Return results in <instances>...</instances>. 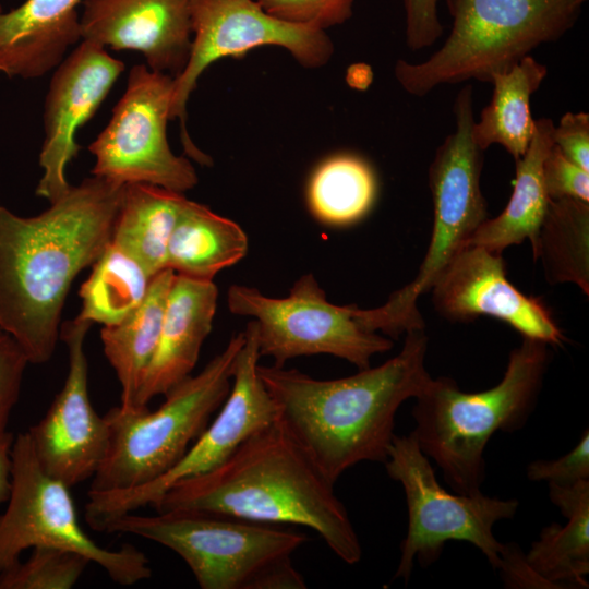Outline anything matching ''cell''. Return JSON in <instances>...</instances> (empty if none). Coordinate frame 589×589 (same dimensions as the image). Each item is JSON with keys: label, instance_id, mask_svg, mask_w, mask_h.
Masks as SVG:
<instances>
[{"label": "cell", "instance_id": "6da1fadb", "mask_svg": "<svg viewBox=\"0 0 589 589\" xmlns=\"http://www.w3.org/2000/svg\"><path fill=\"white\" fill-rule=\"evenodd\" d=\"M122 190L93 176L36 216L0 204V327L29 363L53 356L71 285L111 241Z\"/></svg>", "mask_w": 589, "mask_h": 589}, {"label": "cell", "instance_id": "7a4b0ae2", "mask_svg": "<svg viewBox=\"0 0 589 589\" xmlns=\"http://www.w3.org/2000/svg\"><path fill=\"white\" fill-rule=\"evenodd\" d=\"M428 342L424 327L411 329L395 357L336 380L274 364H259L257 371L278 419L335 484L357 464L385 462L399 407L431 378Z\"/></svg>", "mask_w": 589, "mask_h": 589}, {"label": "cell", "instance_id": "3957f363", "mask_svg": "<svg viewBox=\"0 0 589 589\" xmlns=\"http://www.w3.org/2000/svg\"><path fill=\"white\" fill-rule=\"evenodd\" d=\"M155 512L191 509L315 531L353 565L359 537L330 482L278 419L244 441L218 467L173 484Z\"/></svg>", "mask_w": 589, "mask_h": 589}, {"label": "cell", "instance_id": "277c9868", "mask_svg": "<svg viewBox=\"0 0 589 589\" xmlns=\"http://www.w3.org/2000/svg\"><path fill=\"white\" fill-rule=\"evenodd\" d=\"M549 344L522 337L494 387L466 393L447 376L430 378L414 398L412 431L422 452L441 468L456 492H481L484 448L496 431L524 426L550 363Z\"/></svg>", "mask_w": 589, "mask_h": 589}, {"label": "cell", "instance_id": "5b68a950", "mask_svg": "<svg viewBox=\"0 0 589 589\" xmlns=\"http://www.w3.org/2000/svg\"><path fill=\"white\" fill-rule=\"evenodd\" d=\"M105 532L129 533L177 553L202 589H305L292 556L308 540L281 525L191 509L129 513Z\"/></svg>", "mask_w": 589, "mask_h": 589}, {"label": "cell", "instance_id": "8992f818", "mask_svg": "<svg viewBox=\"0 0 589 589\" xmlns=\"http://www.w3.org/2000/svg\"><path fill=\"white\" fill-rule=\"evenodd\" d=\"M587 0H446L452 28L429 59H399L394 75L404 91L422 97L441 85L491 83L543 44L574 25Z\"/></svg>", "mask_w": 589, "mask_h": 589}, {"label": "cell", "instance_id": "52a82bcc", "mask_svg": "<svg viewBox=\"0 0 589 589\" xmlns=\"http://www.w3.org/2000/svg\"><path fill=\"white\" fill-rule=\"evenodd\" d=\"M453 112L455 131L436 148L428 170L433 226L426 253L414 278L394 291L383 305L370 310L354 308V318L369 332L381 330L397 338L411 329L423 328L418 299L431 290L446 266L489 217L480 182L485 151L473 137L476 118L471 84L457 94Z\"/></svg>", "mask_w": 589, "mask_h": 589}, {"label": "cell", "instance_id": "ba28073f", "mask_svg": "<svg viewBox=\"0 0 589 589\" xmlns=\"http://www.w3.org/2000/svg\"><path fill=\"white\" fill-rule=\"evenodd\" d=\"M244 330L196 375H190L148 407L111 408L104 416L109 429L106 457L92 478V492L120 491L152 482L170 470L209 423L230 387Z\"/></svg>", "mask_w": 589, "mask_h": 589}, {"label": "cell", "instance_id": "9c48e42d", "mask_svg": "<svg viewBox=\"0 0 589 589\" xmlns=\"http://www.w3.org/2000/svg\"><path fill=\"white\" fill-rule=\"evenodd\" d=\"M384 465L389 478L402 485L408 508V529L395 579L407 582L416 560L423 567L431 565L452 540L473 544L492 568H498L503 543L494 537L493 527L515 516L517 500L448 492L437 481L412 432L394 436Z\"/></svg>", "mask_w": 589, "mask_h": 589}, {"label": "cell", "instance_id": "30bf717a", "mask_svg": "<svg viewBox=\"0 0 589 589\" xmlns=\"http://www.w3.org/2000/svg\"><path fill=\"white\" fill-rule=\"evenodd\" d=\"M69 489L43 469L27 432L14 436L10 494L0 514V573L25 550L55 546L84 555L120 585L151 578L149 561L142 551L131 544L105 549L83 530Z\"/></svg>", "mask_w": 589, "mask_h": 589}, {"label": "cell", "instance_id": "8fae6325", "mask_svg": "<svg viewBox=\"0 0 589 589\" xmlns=\"http://www.w3.org/2000/svg\"><path fill=\"white\" fill-rule=\"evenodd\" d=\"M227 303L232 314L255 322L260 356L271 357L276 366L302 356L330 354L362 370L370 366L374 354L394 346L389 338L359 325L356 304L339 306L327 301L313 274L297 279L285 298L231 285Z\"/></svg>", "mask_w": 589, "mask_h": 589}, {"label": "cell", "instance_id": "7c38bea8", "mask_svg": "<svg viewBox=\"0 0 589 589\" xmlns=\"http://www.w3.org/2000/svg\"><path fill=\"white\" fill-rule=\"evenodd\" d=\"M244 334L230 390L215 419L183 457L158 479L128 490L88 491L85 519L92 529L105 532L113 519L153 507L173 484L218 467L252 434L277 419L276 405L257 371L261 356L254 321L248 323Z\"/></svg>", "mask_w": 589, "mask_h": 589}, {"label": "cell", "instance_id": "4fadbf2b", "mask_svg": "<svg viewBox=\"0 0 589 589\" xmlns=\"http://www.w3.org/2000/svg\"><path fill=\"white\" fill-rule=\"evenodd\" d=\"M173 77L135 64L106 128L88 145L92 175L112 183H147L183 193L199 177L191 161L176 155L167 140Z\"/></svg>", "mask_w": 589, "mask_h": 589}, {"label": "cell", "instance_id": "5bb4252c", "mask_svg": "<svg viewBox=\"0 0 589 589\" xmlns=\"http://www.w3.org/2000/svg\"><path fill=\"white\" fill-rule=\"evenodd\" d=\"M190 10L191 51L187 65L173 77L171 120H180L185 154L202 165H212L185 124L187 103L205 69L221 58H241L268 45L288 50L304 68H321L330 60L334 45L324 29L283 21L254 0H190Z\"/></svg>", "mask_w": 589, "mask_h": 589}, {"label": "cell", "instance_id": "9a60e30c", "mask_svg": "<svg viewBox=\"0 0 589 589\" xmlns=\"http://www.w3.org/2000/svg\"><path fill=\"white\" fill-rule=\"evenodd\" d=\"M91 326L76 318L62 324L60 338L69 351L68 374L46 414L27 431L43 469L69 488L95 476L109 445L107 421L88 396L84 341Z\"/></svg>", "mask_w": 589, "mask_h": 589}, {"label": "cell", "instance_id": "2e32d148", "mask_svg": "<svg viewBox=\"0 0 589 589\" xmlns=\"http://www.w3.org/2000/svg\"><path fill=\"white\" fill-rule=\"evenodd\" d=\"M123 71L121 60L86 40L56 68L45 100L43 176L36 188V194L50 204L72 187L65 170L81 148L75 141L77 129L93 118Z\"/></svg>", "mask_w": 589, "mask_h": 589}, {"label": "cell", "instance_id": "e0dca14e", "mask_svg": "<svg viewBox=\"0 0 589 589\" xmlns=\"http://www.w3.org/2000/svg\"><path fill=\"white\" fill-rule=\"evenodd\" d=\"M431 290L436 312L452 323L492 316L526 338L555 346L565 340L542 300L526 296L508 280L502 253L479 245L462 248Z\"/></svg>", "mask_w": 589, "mask_h": 589}, {"label": "cell", "instance_id": "ac0fdd59", "mask_svg": "<svg viewBox=\"0 0 589 589\" xmlns=\"http://www.w3.org/2000/svg\"><path fill=\"white\" fill-rule=\"evenodd\" d=\"M81 39L141 52L155 72L179 75L192 45L190 0H84Z\"/></svg>", "mask_w": 589, "mask_h": 589}, {"label": "cell", "instance_id": "d6986e66", "mask_svg": "<svg viewBox=\"0 0 589 589\" xmlns=\"http://www.w3.org/2000/svg\"><path fill=\"white\" fill-rule=\"evenodd\" d=\"M218 289L213 280L176 274L168 293L159 340L144 374L134 408L165 395L191 375L213 327Z\"/></svg>", "mask_w": 589, "mask_h": 589}, {"label": "cell", "instance_id": "ffe728a7", "mask_svg": "<svg viewBox=\"0 0 589 589\" xmlns=\"http://www.w3.org/2000/svg\"><path fill=\"white\" fill-rule=\"evenodd\" d=\"M82 0H26L8 12L0 4V73L36 79L56 69L81 39Z\"/></svg>", "mask_w": 589, "mask_h": 589}, {"label": "cell", "instance_id": "44dd1931", "mask_svg": "<svg viewBox=\"0 0 589 589\" xmlns=\"http://www.w3.org/2000/svg\"><path fill=\"white\" fill-rule=\"evenodd\" d=\"M554 125L550 118L534 120L529 147L515 160V182L508 203L498 216L488 217L465 247L479 245L502 253L510 245L529 240L534 251L550 201L543 183L542 165L554 144Z\"/></svg>", "mask_w": 589, "mask_h": 589}, {"label": "cell", "instance_id": "7402d4cb", "mask_svg": "<svg viewBox=\"0 0 589 589\" xmlns=\"http://www.w3.org/2000/svg\"><path fill=\"white\" fill-rule=\"evenodd\" d=\"M550 500L567 522L544 527L525 557L553 589L588 588L589 480L569 485H549Z\"/></svg>", "mask_w": 589, "mask_h": 589}, {"label": "cell", "instance_id": "603a6c76", "mask_svg": "<svg viewBox=\"0 0 589 589\" xmlns=\"http://www.w3.org/2000/svg\"><path fill=\"white\" fill-rule=\"evenodd\" d=\"M249 248L243 229L207 206L185 199L172 231L167 268L195 279L214 276L242 260Z\"/></svg>", "mask_w": 589, "mask_h": 589}, {"label": "cell", "instance_id": "cb8c5ba5", "mask_svg": "<svg viewBox=\"0 0 589 589\" xmlns=\"http://www.w3.org/2000/svg\"><path fill=\"white\" fill-rule=\"evenodd\" d=\"M185 199L153 184H124L111 242L153 277L167 268L169 241Z\"/></svg>", "mask_w": 589, "mask_h": 589}, {"label": "cell", "instance_id": "d4e9b609", "mask_svg": "<svg viewBox=\"0 0 589 589\" xmlns=\"http://www.w3.org/2000/svg\"><path fill=\"white\" fill-rule=\"evenodd\" d=\"M176 273L165 268L153 276L143 302L122 322L103 326L104 353L121 385L123 408H134L144 374L156 351L165 306Z\"/></svg>", "mask_w": 589, "mask_h": 589}, {"label": "cell", "instance_id": "484cf974", "mask_svg": "<svg viewBox=\"0 0 589 589\" xmlns=\"http://www.w3.org/2000/svg\"><path fill=\"white\" fill-rule=\"evenodd\" d=\"M546 75V67L527 56L492 77L491 101L473 127V137L481 149L500 144L514 160L525 155L534 131L531 97Z\"/></svg>", "mask_w": 589, "mask_h": 589}, {"label": "cell", "instance_id": "4316f807", "mask_svg": "<svg viewBox=\"0 0 589 589\" xmlns=\"http://www.w3.org/2000/svg\"><path fill=\"white\" fill-rule=\"evenodd\" d=\"M532 253L549 284L572 283L589 294V203L550 199Z\"/></svg>", "mask_w": 589, "mask_h": 589}, {"label": "cell", "instance_id": "83f0119b", "mask_svg": "<svg viewBox=\"0 0 589 589\" xmlns=\"http://www.w3.org/2000/svg\"><path fill=\"white\" fill-rule=\"evenodd\" d=\"M92 266L79 290L82 306L75 318L117 325L143 302L153 277L111 241Z\"/></svg>", "mask_w": 589, "mask_h": 589}, {"label": "cell", "instance_id": "f1b7e54d", "mask_svg": "<svg viewBox=\"0 0 589 589\" xmlns=\"http://www.w3.org/2000/svg\"><path fill=\"white\" fill-rule=\"evenodd\" d=\"M377 181L371 166L352 154L334 155L313 171L306 190L313 216L327 226H349L374 204Z\"/></svg>", "mask_w": 589, "mask_h": 589}, {"label": "cell", "instance_id": "f546056e", "mask_svg": "<svg viewBox=\"0 0 589 589\" xmlns=\"http://www.w3.org/2000/svg\"><path fill=\"white\" fill-rule=\"evenodd\" d=\"M89 563L71 550L35 546L27 560L20 558L0 573V589H70Z\"/></svg>", "mask_w": 589, "mask_h": 589}, {"label": "cell", "instance_id": "4dcf8cb0", "mask_svg": "<svg viewBox=\"0 0 589 589\" xmlns=\"http://www.w3.org/2000/svg\"><path fill=\"white\" fill-rule=\"evenodd\" d=\"M269 14L292 24L321 29L339 25L352 15L353 0H256Z\"/></svg>", "mask_w": 589, "mask_h": 589}, {"label": "cell", "instance_id": "1f68e13d", "mask_svg": "<svg viewBox=\"0 0 589 589\" xmlns=\"http://www.w3.org/2000/svg\"><path fill=\"white\" fill-rule=\"evenodd\" d=\"M542 177L551 200L568 197L589 203V171L569 160L554 144L544 158Z\"/></svg>", "mask_w": 589, "mask_h": 589}, {"label": "cell", "instance_id": "d6a6232c", "mask_svg": "<svg viewBox=\"0 0 589 589\" xmlns=\"http://www.w3.org/2000/svg\"><path fill=\"white\" fill-rule=\"evenodd\" d=\"M28 363L20 344L0 327V435L8 431L10 416L19 400Z\"/></svg>", "mask_w": 589, "mask_h": 589}, {"label": "cell", "instance_id": "836d02e7", "mask_svg": "<svg viewBox=\"0 0 589 589\" xmlns=\"http://www.w3.org/2000/svg\"><path fill=\"white\" fill-rule=\"evenodd\" d=\"M527 477L549 485H569L589 480V430L586 429L576 446L558 459L530 462Z\"/></svg>", "mask_w": 589, "mask_h": 589}, {"label": "cell", "instance_id": "e575fe53", "mask_svg": "<svg viewBox=\"0 0 589 589\" xmlns=\"http://www.w3.org/2000/svg\"><path fill=\"white\" fill-rule=\"evenodd\" d=\"M406 15V44L412 51L431 47L443 34L438 0H402Z\"/></svg>", "mask_w": 589, "mask_h": 589}, {"label": "cell", "instance_id": "d590c367", "mask_svg": "<svg viewBox=\"0 0 589 589\" xmlns=\"http://www.w3.org/2000/svg\"><path fill=\"white\" fill-rule=\"evenodd\" d=\"M554 145L573 163L589 171V115L566 112L553 132Z\"/></svg>", "mask_w": 589, "mask_h": 589}, {"label": "cell", "instance_id": "8d00e7d4", "mask_svg": "<svg viewBox=\"0 0 589 589\" xmlns=\"http://www.w3.org/2000/svg\"><path fill=\"white\" fill-rule=\"evenodd\" d=\"M507 588L553 589L527 562L524 552L516 543L503 544L498 568Z\"/></svg>", "mask_w": 589, "mask_h": 589}, {"label": "cell", "instance_id": "74e56055", "mask_svg": "<svg viewBox=\"0 0 589 589\" xmlns=\"http://www.w3.org/2000/svg\"><path fill=\"white\" fill-rule=\"evenodd\" d=\"M14 436L7 431L0 435V504L7 502L11 486V449Z\"/></svg>", "mask_w": 589, "mask_h": 589}]
</instances>
